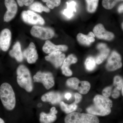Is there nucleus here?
Instances as JSON below:
<instances>
[{"label": "nucleus", "mask_w": 123, "mask_h": 123, "mask_svg": "<svg viewBox=\"0 0 123 123\" xmlns=\"http://www.w3.org/2000/svg\"><path fill=\"white\" fill-rule=\"evenodd\" d=\"M112 106V101L109 98L97 95L94 98L93 104L87 107L86 111L94 115L106 116L111 113Z\"/></svg>", "instance_id": "f257e3e1"}, {"label": "nucleus", "mask_w": 123, "mask_h": 123, "mask_svg": "<svg viewBox=\"0 0 123 123\" xmlns=\"http://www.w3.org/2000/svg\"><path fill=\"white\" fill-rule=\"evenodd\" d=\"M0 98L3 105L7 110L11 111L16 104L15 93L11 85L5 82L0 86Z\"/></svg>", "instance_id": "f03ea898"}, {"label": "nucleus", "mask_w": 123, "mask_h": 123, "mask_svg": "<svg viewBox=\"0 0 123 123\" xmlns=\"http://www.w3.org/2000/svg\"><path fill=\"white\" fill-rule=\"evenodd\" d=\"M17 81L19 86L27 92H31L33 89V83L28 68L23 65H20L17 69Z\"/></svg>", "instance_id": "7ed1b4c3"}, {"label": "nucleus", "mask_w": 123, "mask_h": 123, "mask_svg": "<svg viewBox=\"0 0 123 123\" xmlns=\"http://www.w3.org/2000/svg\"><path fill=\"white\" fill-rule=\"evenodd\" d=\"M65 123H99V119L95 116L89 113L73 112L65 117Z\"/></svg>", "instance_id": "20e7f679"}, {"label": "nucleus", "mask_w": 123, "mask_h": 123, "mask_svg": "<svg viewBox=\"0 0 123 123\" xmlns=\"http://www.w3.org/2000/svg\"><path fill=\"white\" fill-rule=\"evenodd\" d=\"M34 81L42 83L47 89L52 88L55 85L53 74L50 72H38L33 77Z\"/></svg>", "instance_id": "39448f33"}, {"label": "nucleus", "mask_w": 123, "mask_h": 123, "mask_svg": "<svg viewBox=\"0 0 123 123\" xmlns=\"http://www.w3.org/2000/svg\"><path fill=\"white\" fill-rule=\"evenodd\" d=\"M123 64L121 56L116 51H113L107 60L106 68L109 71H114L121 68Z\"/></svg>", "instance_id": "423d86ee"}, {"label": "nucleus", "mask_w": 123, "mask_h": 123, "mask_svg": "<svg viewBox=\"0 0 123 123\" xmlns=\"http://www.w3.org/2000/svg\"><path fill=\"white\" fill-rule=\"evenodd\" d=\"M31 33L34 37L43 40L50 39L55 35L54 31L51 29L38 26H33Z\"/></svg>", "instance_id": "0eeeda50"}, {"label": "nucleus", "mask_w": 123, "mask_h": 123, "mask_svg": "<svg viewBox=\"0 0 123 123\" xmlns=\"http://www.w3.org/2000/svg\"><path fill=\"white\" fill-rule=\"evenodd\" d=\"M22 17L23 21L28 24L43 25L44 23V19L41 16L30 10L23 11Z\"/></svg>", "instance_id": "6e6552de"}, {"label": "nucleus", "mask_w": 123, "mask_h": 123, "mask_svg": "<svg viewBox=\"0 0 123 123\" xmlns=\"http://www.w3.org/2000/svg\"><path fill=\"white\" fill-rule=\"evenodd\" d=\"M5 4L7 10L4 16V21L8 22L16 15L18 11V6L15 0H5Z\"/></svg>", "instance_id": "1a4fd4ad"}, {"label": "nucleus", "mask_w": 123, "mask_h": 123, "mask_svg": "<svg viewBox=\"0 0 123 123\" xmlns=\"http://www.w3.org/2000/svg\"><path fill=\"white\" fill-rule=\"evenodd\" d=\"M93 31L95 36L100 39L111 40L114 38V34L106 31L103 25L101 24L96 25Z\"/></svg>", "instance_id": "9d476101"}, {"label": "nucleus", "mask_w": 123, "mask_h": 123, "mask_svg": "<svg viewBox=\"0 0 123 123\" xmlns=\"http://www.w3.org/2000/svg\"><path fill=\"white\" fill-rule=\"evenodd\" d=\"M65 57V54L61 51H57L49 53L45 58L46 60L50 62L56 68H58L62 65Z\"/></svg>", "instance_id": "9b49d317"}, {"label": "nucleus", "mask_w": 123, "mask_h": 123, "mask_svg": "<svg viewBox=\"0 0 123 123\" xmlns=\"http://www.w3.org/2000/svg\"><path fill=\"white\" fill-rule=\"evenodd\" d=\"M23 55L29 63H35L38 59V54L34 43L31 42L30 43L29 47L24 51Z\"/></svg>", "instance_id": "f8f14e48"}, {"label": "nucleus", "mask_w": 123, "mask_h": 123, "mask_svg": "<svg viewBox=\"0 0 123 123\" xmlns=\"http://www.w3.org/2000/svg\"><path fill=\"white\" fill-rule=\"evenodd\" d=\"M11 31L9 29H4L0 34V48L4 51L8 50L10 46Z\"/></svg>", "instance_id": "ddd939ff"}, {"label": "nucleus", "mask_w": 123, "mask_h": 123, "mask_svg": "<svg viewBox=\"0 0 123 123\" xmlns=\"http://www.w3.org/2000/svg\"><path fill=\"white\" fill-rule=\"evenodd\" d=\"M77 61V59L76 56L73 54L69 55L65 58L61 67L63 74L66 76H70L73 74L72 72L69 69V66L73 64H75Z\"/></svg>", "instance_id": "4468645a"}, {"label": "nucleus", "mask_w": 123, "mask_h": 123, "mask_svg": "<svg viewBox=\"0 0 123 123\" xmlns=\"http://www.w3.org/2000/svg\"><path fill=\"white\" fill-rule=\"evenodd\" d=\"M57 113V111L54 107L51 108L50 112L48 114L41 112L40 115V123H53L57 119L56 114Z\"/></svg>", "instance_id": "2eb2a0df"}, {"label": "nucleus", "mask_w": 123, "mask_h": 123, "mask_svg": "<svg viewBox=\"0 0 123 123\" xmlns=\"http://www.w3.org/2000/svg\"><path fill=\"white\" fill-rule=\"evenodd\" d=\"M68 47L66 45H55L49 40L45 42L43 48V51L46 53H50L57 51H66Z\"/></svg>", "instance_id": "dca6fc26"}, {"label": "nucleus", "mask_w": 123, "mask_h": 123, "mask_svg": "<svg viewBox=\"0 0 123 123\" xmlns=\"http://www.w3.org/2000/svg\"><path fill=\"white\" fill-rule=\"evenodd\" d=\"M41 99L44 102H49L52 104L59 103L61 101V95L59 92L50 91L42 96Z\"/></svg>", "instance_id": "f3484780"}, {"label": "nucleus", "mask_w": 123, "mask_h": 123, "mask_svg": "<svg viewBox=\"0 0 123 123\" xmlns=\"http://www.w3.org/2000/svg\"><path fill=\"white\" fill-rule=\"evenodd\" d=\"M98 49L100 51V52L97 56L95 60L98 64L102 63L106 59L110 52V50L108 48L106 45L104 43H100L97 46Z\"/></svg>", "instance_id": "a211bd4d"}, {"label": "nucleus", "mask_w": 123, "mask_h": 123, "mask_svg": "<svg viewBox=\"0 0 123 123\" xmlns=\"http://www.w3.org/2000/svg\"><path fill=\"white\" fill-rule=\"evenodd\" d=\"M10 56L15 58L18 61L21 62L23 60V55L22 52L21 44L19 42L15 43L12 49L9 52Z\"/></svg>", "instance_id": "6ab92c4d"}, {"label": "nucleus", "mask_w": 123, "mask_h": 123, "mask_svg": "<svg viewBox=\"0 0 123 123\" xmlns=\"http://www.w3.org/2000/svg\"><path fill=\"white\" fill-rule=\"evenodd\" d=\"M67 8L64 10L63 14L68 18H71L73 16L74 13L76 12V3L74 1L66 2Z\"/></svg>", "instance_id": "aec40b11"}, {"label": "nucleus", "mask_w": 123, "mask_h": 123, "mask_svg": "<svg viewBox=\"0 0 123 123\" xmlns=\"http://www.w3.org/2000/svg\"><path fill=\"white\" fill-rule=\"evenodd\" d=\"M77 39L81 44L86 46H89L91 43L95 41L94 38L90 37L88 35L79 33L77 35Z\"/></svg>", "instance_id": "412c9836"}, {"label": "nucleus", "mask_w": 123, "mask_h": 123, "mask_svg": "<svg viewBox=\"0 0 123 123\" xmlns=\"http://www.w3.org/2000/svg\"><path fill=\"white\" fill-rule=\"evenodd\" d=\"M91 88L90 83L86 81H80L77 90L81 94H86L88 93Z\"/></svg>", "instance_id": "4be33fe9"}, {"label": "nucleus", "mask_w": 123, "mask_h": 123, "mask_svg": "<svg viewBox=\"0 0 123 123\" xmlns=\"http://www.w3.org/2000/svg\"><path fill=\"white\" fill-rule=\"evenodd\" d=\"M60 106L62 110L66 114H70L76 111L77 108V104L74 103L68 104L63 102H60Z\"/></svg>", "instance_id": "5701e85b"}, {"label": "nucleus", "mask_w": 123, "mask_h": 123, "mask_svg": "<svg viewBox=\"0 0 123 123\" xmlns=\"http://www.w3.org/2000/svg\"><path fill=\"white\" fill-rule=\"evenodd\" d=\"M30 8L31 10L38 12H42L43 11L46 12H49L50 9L48 7L43 6L41 3L39 2H35L31 5L30 6Z\"/></svg>", "instance_id": "b1692460"}, {"label": "nucleus", "mask_w": 123, "mask_h": 123, "mask_svg": "<svg viewBox=\"0 0 123 123\" xmlns=\"http://www.w3.org/2000/svg\"><path fill=\"white\" fill-rule=\"evenodd\" d=\"M87 11L90 13H94L97 10L99 0H85Z\"/></svg>", "instance_id": "393cba45"}, {"label": "nucleus", "mask_w": 123, "mask_h": 123, "mask_svg": "<svg viewBox=\"0 0 123 123\" xmlns=\"http://www.w3.org/2000/svg\"><path fill=\"white\" fill-rule=\"evenodd\" d=\"M96 61L95 59L92 56L87 57L85 61V67L86 69L89 71L94 70L96 68Z\"/></svg>", "instance_id": "a878e982"}, {"label": "nucleus", "mask_w": 123, "mask_h": 123, "mask_svg": "<svg viewBox=\"0 0 123 123\" xmlns=\"http://www.w3.org/2000/svg\"><path fill=\"white\" fill-rule=\"evenodd\" d=\"M123 0H103L102 5L104 8L107 10L111 9L118 2Z\"/></svg>", "instance_id": "bb28decb"}, {"label": "nucleus", "mask_w": 123, "mask_h": 123, "mask_svg": "<svg viewBox=\"0 0 123 123\" xmlns=\"http://www.w3.org/2000/svg\"><path fill=\"white\" fill-rule=\"evenodd\" d=\"M80 81V80L77 78H70L68 79L66 82V84L69 88L77 90Z\"/></svg>", "instance_id": "cd10ccee"}, {"label": "nucleus", "mask_w": 123, "mask_h": 123, "mask_svg": "<svg viewBox=\"0 0 123 123\" xmlns=\"http://www.w3.org/2000/svg\"><path fill=\"white\" fill-rule=\"evenodd\" d=\"M123 84V80L122 78L119 76H116L113 79V85L115 88L120 91L122 89Z\"/></svg>", "instance_id": "c85d7f7f"}, {"label": "nucleus", "mask_w": 123, "mask_h": 123, "mask_svg": "<svg viewBox=\"0 0 123 123\" xmlns=\"http://www.w3.org/2000/svg\"><path fill=\"white\" fill-rule=\"evenodd\" d=\"M43 2H46L47 6L49 8L53 9L55 7L59 6L61 0H42Z\"/></svg>", "instance_id": "c756f323"}, {"label": "nucleus", "mask_w": 123, "mask_h": 123, "mask_svg": "<svg viewBox=\"0 0 123 123\" xmlns=\"http://www.w3.org/2000/svg\"><path fill=\"white\" fill-rule=\"evenodd\" d=\"M34 0H17L18 5L20 7H23L24 5L29 6L33 4Z\"/></svg>", "instance_id": "7c9ffc66"}, {"label": "nucleus", "mask_w": 123, "mask_h": 123, "mask_svg": "<svg viewBox=\"0 0 123 123\" xmlns=\"http://www.w3.org/2000/svg\"><path fill=\"white\" fill-rule=\"evenodd\" d=\"M112 87L108 86L104 88L103 90L102 94L103 96L106 98H109L111 95L112 92Z\"/></svg>", "instance_id": "2f4dec72"}, {"label": "nucleus", "mask_w": 123, "mask_h": 123, "mask_svg": "<svg viewBox=\"0 0 123 123\" xmlns=\"http://www.w3.org/2000/svg\"><path fill=\"white\" fill-rule=\"evenodd\" d=\"M111 95L112 98L114 99L118 98L120 95V91L117 89V88H115L112 91Z\"/></svg>", "instance_id": "473e14b6"}, {"label": "nucleus", "mask_w": 123, "mask_h": 123, "mask_svg": "<svg viewBox=\"0 0 123 123\" xmlns=\"http://www.w3.org/2000/svg\"><path fill=\"white\" fill-rule=\"evenodd\" d=\"M75 101L74 103L77 104L81 101L82 97L81 95L78 93H76L75 94Z\"/></svg>", "instance_id": "72a5a7b5"}, {"label": "nucleus", "mask_w": 123, "mask_h": 123, "mask_svg": "<svg viewBox=\"0 0 123 123\" xmlns=\"http://www.w3.org/2000/svg\"><path fill=\"white\" fill-rule=\"evenodd\" d=\"M64 96L65 98L67 100H69V99H70V98H72V94L70 93L69 92H67V93L65 94Z\"/></svg>", "instance_id": "f704fd0d"}, {"label": "nucleus", "mask_w": 123, "mask_h": 123, "mask_svg": "<svg viewBox=\"0 0 123 123\" xmlns=\"http://www.w3.org/2000/svg\"><path fill=\"white\" fill-rule=\"evenodd\" d=\"M118 11L119 13L123 12V3L120 5L118 7Z\"/></svg>", "instance_id": "c9c22d12"}, {"label": "nucleus", "mask_w": 123, "mask_h": 123, "mask_svg": "<svg viewBox=\"0 0 123 123\" xmlns=\"http://www.w3.org/2000/svg\"><path fill=\"white\" fill-rule=\"evenodd\" d=\"M88 35L90 37H92L94 38V37H95V36L94 33H92V32H90L88 34Z\"/></svg>", "instance_id": "e433bc0d"}, {"label": "nucleus", "mask_w": 123, "mask_h": 123, "mask_svg": "<svg viewBox=\"0 0 123 123\" xmlns=\"http://www.w3.org/2000/svg\"><path fill=\"white\" fill-rule=\"evenodd\" d=\"M0 123H5L4 120L1 118H0Z\"/></svg>", "instance_id": "4c0bfd02"}, {"label": "nucleus", "mask_w": 123, "mask_h": 123, "mask_svg": "<svg viewBox=\"0 0 123 123\" xmlns=\"http://www.w3.org/2000/svg\"><path fill=\"white\" fill-rule=\"evenodd\" d=\"M121 90H122V95L123 96V86H122V89H121Z\"/></svg>", "instance_id": "58836bf2"}, {"label": "nucleus", "mask_w": 123, "mask_h": 123, "mask_svg": "<svg viewBox=\"0 0 123 123\" xmlns=\"http://www.w3.org/2000/svg\"><path fill=\"white\" fill-rule=\"evenodd\" d=\"M122 29H123V23H122Z\"/></svg>", "instance_id": "ea45409f"}]
</instances>
